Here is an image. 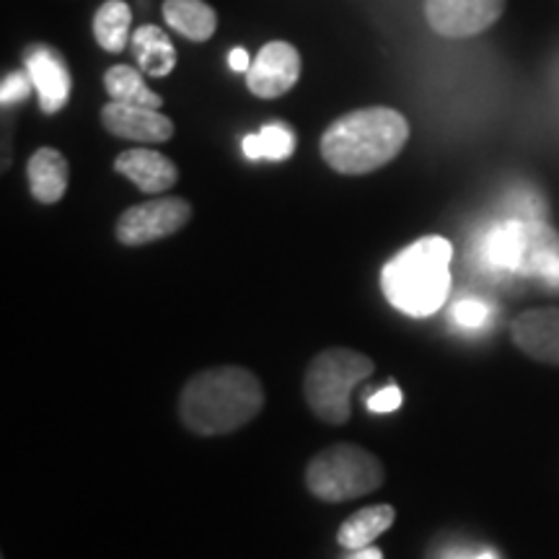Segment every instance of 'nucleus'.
I'll list each match as a JSON object with an SVG mask.
<instances>
[{"instance_id":"f257e3e1","label":"nucleus","mask_w":559,"mask_h":559,"mask_svg":"<svg viewBox=\"0 0 559 559\" xmlns=\"http://www.w3.org/2000/svg\"><path fill=\"white\" fill-rule=\"evenodd\" d=\"M264 386L254 373L239 366L207 368L194 373L179 396L185 428L200 438L236 432L260 415Z\"/></svg>"},{"instance_id":"f03ea898","label":"nucleus","mask_w":559,"mask_h":559,"mask_svg":"<svg viewBox=\"0 0 559 559\" xmlns=\"http://www.w3.org/2000/svg\"><path fill=\"white\" fill-rule=\"evenodd\" d=\"M409 122L391 107H366L334 120L321 135V158L347 177L379 171L404 151Z\"/></svg>"},{"instance_id":"7ed1b4c3","label":"nucleus","mask_w":559,"mask_h":559,"mask_svg":"<svg viewBox=\"0 0 559 559\" xmlns=\"http://www.w3.org/2000/svg\"><path fill=\"white\" fill-rule=\"evenodd\" d=\"M453 247L443 236H428L402 249L381 270V290L396 311L425 319L443 309L451 293Z\"/></svg>"},{"instance_id":"20e7f679","label":"nucleus","mask_w":559,"mask_h":559,"mask_svg":"<svg viewBox=\"0 0 559 559\" xmlns=\"http://www.w3.org/2000/svg\"><path fill=\"white\" fill-rule=\"evenodd\" d=\"M479 260L489 272L539 280L559 290V234L542 218H508L481 236Z\"/></svg>"},{"instance_id":"39448f33","label":"nucleus","mask_w":559,"mask_h":559,"mask_svg":"<svg viewBox=\"0 0 559 559\" xmlns=\"http://www.w3.org/2000/svg\"><path fill=\"white\" fill-rule=\"evenodd\" d=\"M376 366L368 355L347 347H330L309 362L304 376V396L321 423L345 425L349 419V394L370 379Z\"/></svg>"},{"instance_id":"423d86ee","label":"nucleus","mask_w":559,"mask_h":559,"mask_svg":"<svg viewBox=\"0 0 559 559\" xmlns=\"http://www.w3.org/2000/svg\"><path fill=\"white\" fill-rule=\"evenodd\" d=\"M386 479L379 456L353 443L317 453L306 469V487L321 502H347L376 492Z\"/></svg>"},{"instance_id":"0eeeda50","label":"nucleus","mask_w":559,"mask_h":559,"mask_svg":"<svg viewBox=\"0 0 559 559\" xmlns=\"http://www.w3.org/2000/svg\"><path fill=\"white\" fill-rule=\"evenodd\" d=\"M192 205L181 198H156L124 210L115 226L117 241L124 247H145V243L169 239L190 223Z\"/></svg>"},{"instance_id":"6e6552de","label":"nucleus","mask_w":559,"mask_h":559,"mask_svg":"<svg viewBox=\"0 0 559 559\" xmlns=\"http://www.w3.org/2000/svg\"><path fill=\"white\" fill-rule=\"evenodd\" d=\"M508 0H425L432 32L449 39L477 37L506 13Z\"/></svg>"},{"instance_id":"1a4fd4ad","label":"nucleus","mask_w":559,"mask_h":559,"mask_svg":"<svg viewBox=\"0 0 559 559\" xmlns=\"http://www.w3.org/2000/svg\"><path fill=\"white\" fill-rule=\"evenodd\" d=\"M300 52L290 41L275 39L262 47L247 70V86L260 99H280L300 79Z\"/></svg>"},{"instance_id":"9d476101","label":"nucleus","mask_w":559,"mask_h":559,"mask_svg":"<svg viewBox=\"0 0 559 559\" xmlns=\"http://www.w3.org/2000/svg\"><path fill=\"white\" fill-rule=\"evenodd\" d=\"M102 124L115 138L132 140V143L158 145L174 138V122L169 117L160 115L158 109L132 107V104L109 102L102 109Z\"/></svg>"},{"instance_id":"9b49d317","label":"nucleus","mask_w":559,"mask_h":559,"mask_svg":"<svg viewBox=\"0 0 559 559\" xmlns=\"http://www.w3.org/2000/svg\"><path fill=\"white\" fill-rule=\"evenodd\" d=\"M26 73L32 75L34 88L39 94V109L45 115H58L60 109H66L73 81H70V70L58 50L47 45H34L26 52Z\"/></svg>"},{"instance_id":"f8f14e48","label":"nucleus","mask_w":559,"mask_h":559,"mask_svg":"<svg viewBox=\"0 0 559 559\" xmlns=\"http://www.w3.org/2000/svg\"><path fill=\"white\" fill-rule=\"evenodd\" d=\"M513 342L528 358L559 366V309H531L513 319Z\"/></svg>"},{"instance_id":"ddd939ff","label":"nucleus","mask_w":559,"mask_h":559,"mask_svg":"<svg viewBox=\"0 0 559 559\" xmlns=\"http://www.w3.org/2000/svg\"><path fill=\"white\" fill-rule=\"evenodd\" d=\"M115 171L130 179L140 192L158 194L179 181V169L164 153L153 148H130L115 158Z\"/></svg>"},{"instance_id":"4468645a","label":"nucleus","mask_w":559,"mask_h":559,"mask_svg":"<svg viewBox=\"0 0 559 559\" xmlns=\"http://www.w3.org/2000/svg\"><path fill=\"white\" fill-rule=\"evenodd\" d=\"M26 179L34 200L41 205H55L68 190L70 169L66 156L55 148H39L26 164Z\"/></svg>"},{"instance_id":"2eb2a0df","label":"nucleus","mask_w":559,"mask_h":559,"mask_svg":"<svg viewBox=\"0 0 559 559\" xmlns=\"http://www.w3.org/2000/svg\"><path fill=\"white\" fill-rule=\"evenodd\" d=\"M130 45L140 70L145 75H151V79H164V75H169L177 68V50H174L166 32L158 29V26H140V29H135V37H132Z\"/></svg>"},{"instance_id":"dca6fc26","label":"nucleus","mask_w":559,"mask_h":559,"mask_svg":"<svg viewBox=\"0 0 559 559\" xmlns=\"http://www.w3.org/2000/svg\"><path fill=\"white\" fill-rule=\"evenodd\" d=\"M164 19L190 41H207L218 29V13L205 0H164Z\"/></svg>"},{"instance_id":"f3484780","label":"nucleus","mask_w":559,"mask_h":559,"mask_svg":"<svg viewBox=\"0 0 559 559\" xmlns=\"http://www.w3.org/2000/svg\"><path fill=\"white\" fill-rule=\"evenodd\" d=\"M394 521H396V510L391 506L362 508L358 513L349 515V519L340 526L337 531L340 547L349 551L370 547L379 536H383L391 526H394Z\"/></svg>"},{"instance_id":"a211bd4d","label":"nucleus","mask_w":559,"mask_h":559,"mask_svg":"<svg viewBox=\"0 0 559 559\" xmlns=\"http://www.w3.org/2000/svg\"><path fill=\"white\" fill-rule=\"evenodd\" d=\"M104 88H107L111 102L148 109L164 107V99H160L156 91L148 88V83L143 81L140 70L130 66H111L107 73H104Z\"/></svg>"},{"instance_id":"6ab92c4d","label":"nucleus","mask_w":559,"mask_h":559,"mask_svg":"<svg viewBox=\"0 0 559 559\" xmlns=\"http://www.w3.org/2000/svg\"><path fill=\"white\" fill-rule=\"evenodd\" d=\"M132 11L124 0H104L94 13V37L102 50L122 52L130 45Z\"/></svg>"},{"instance_id":"aec40b11","label":"nucleus","mask_w":559,"mask_h":559,"mask_svg":"<svg viewBox=\"0 0 559 559\" xmlns=\"http://www.w3.org/2000/svg\"><path fill=\"white\" fill-rule=\"evenodd\" d=\"M296 151V135L285 122L267 124L257 135L243 138V153L249 158H272V160H285Z\"/></svg>"},{"instance_id":"412c9836","label":"nucleus","mask_w":559,"mask_h":559,"mask_svg":"<svg viewBox=\"0 0 559 559\" xmlns=\"http://www.w3.org/2000/svg\"><path fill=\"white\" fill-rule=\"evenodd\" d=\"M453 321L464 330H479V326L487 324L489 319V306L479 298H461L451 311Z\"/></svg>"},{"instance_id":"4be33fe9","label":"nucleus","mask_w":559,"mask_h":559,"mask_svg":"<svg viewBox=\"0 0 559 559\" xmlns=\"http://www.w3.org/2000/svg\"><path fill=\"white\" fill-rule=\"evenodd\" d=\"M32 75L29 73H11L3 79V86H0V99L3 104H16L24 102L26 96L32 94Z\"/></svg>"},{"instance_id":"5701e85b","label":"nucleus","mask_w":559,"mask_h":559,"mask_svg":"<svg viewBox=\"0 0 559 559\" xmlns=\"http://www.w3.org/2000/svg\"><path fill=\"white\" fill-rule=\"evenodd\" d=\"M402 402H404V396H402L400 386H394V383H391V386L379 389L376 394L368 396V409L376 412V415H389V412L400 409Z\"/></svg>"},{"instance_id":"b1692460","label":"nucleus","mask_w":559,"mask_h":559,"mask_svg":"<svg viewBox=\"0 0 559 559\" xmlns=\"http://www.w3.org/2000/svg\"><path fill=\"white\" fill-rule=\"evenodd\" d=\"M228 62H230V68H234V70H249L251 68L247 50H234V52H230Z\"/></svg>"},{"instance_id":"393cba45","label":"nucleus","mask_w":559,"mask_h":559,"mask_svg":"<svg viewBox=\"0 0 559 559\" xmlns=\"http://www.w3.org/2000/svg\"><path fill=\"white\" fill-rule=\"evenodd\" d=\"M347 559H383V551L376 547H362V549H355Z\"/></svg>"},{"instance_id":"a878e982","label":"nucleus","mask_w":559,"mask_h":559,"mask_svg":"<svg viewBox=\"0 0 559 559\" xmlns=\"http://www.w3.org/2000/svg\"><path fill=\"white\" fill-rule=\"evenodd\" d=\"M445 559H498V557H495L492 551H479V555H474V557L461 555V551H456V555H449Z\"/></svg>"}]
</instances>
